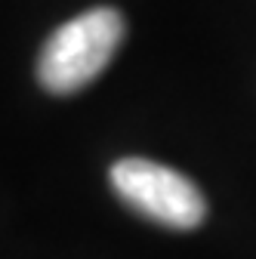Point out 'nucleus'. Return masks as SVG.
I'll return each mask as SVG.
<instances>
[{"mask_svg":"<svg viewBox=\"0 0 256 259\" xmlns=\"http://www.w3.org/2000/svg\"><path fill=\"white\" fill-rule=\"evenodd\" d=\"M123 19L111 7L87 10L47 37L37 56V80L47 93L68 96L83 90L117 53Z\"/></svg>","mask_w":256,"mask_h":259,"instance_id":"nucleus-1","label":"nucleus"},{"mask_svg":"<svg viewBox=\"0 0 256 259\" xmlns=\"http://www.w3.org/2000/svg\"><path fill=\"white\" fill-rule=\"evenodd\" d=\"M114 194L145 219L167 229H195L207 216V201L188 176L145 157H123L108 170Z\"/></svg>","mask_w":256,"mask_h":259,"instance_id":"nucleus-2","label":"nucleus"}]
</instances>
